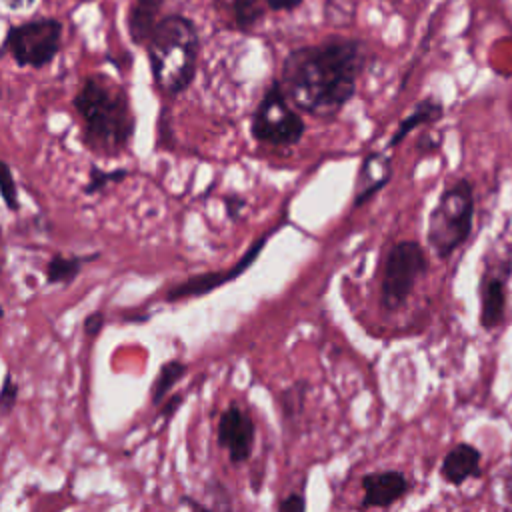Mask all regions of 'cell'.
Masks as SVG:
<instances>
[{
    "label": "cell",
    "instance_id": "cell-1",
    "mask_svg": "<svg viewBox=\"0 0 512 512\" xmlns=\"http://www.w3.org/2000/svg\"><path fill=\"white\" fill-rule=\"evenodd\" d=\"M366 60V46L354 38L302 46L284 58L278 84L296 110L332 118L356 94Z\"/></svg>",
    "mask_w": 512,
    "mask_h": 512
},
{
    "label": "cell",
    "instance_id": "cell-2",
    "mask_svg": "<svg viewBox=\"0 0 512 512\" xmlns=\"http://www.w3.org/2000/svg\"><path fill=\"white\" fill-rule=\"evenodd\" d=\"M82 122L84 146L100 156L122 154L136 130L130 98L122 86L108 76H90L74 98Z\"/></svg>",
    "mask_w": 512,
    "mask_h": 512
},
{
    "label": "cell",
    "instance_id": "cell-3",
    "mask_svg": "<svg viewBox=\"0 0 512 512\" xmlns=\"http://www.w3.org/2000/svg\"><path fill=\"white\" fill-rule=\"evenodd\" d=\"M150 68L156 86L176 96L184 92L196 74L198 32L184 16H166L156 22L146 38Z\"/></svg>",
    "mask_w": 512,
    "mask_h": 512
},
{
    "label": "cell",
    "instance_id": "cell-4",
    "mask_svg": "<svg viewBox=\"0 0 512 512\" xmlns=\"http://www.w3.org/2000/svg\"><path fill=\"white\" fill-rule=\"evenodd\" d=\"M474 186L460 178L444 188L436 206L428 214L426 242L432 252L448 260L472 234Z\"/></svg>",
    "mask_w": 512,
    "mask_h": 512
},
{
    "label": "cell",
    "instance_id": "cell-5",
    "mask_svg": "<svg viewBox=\"0 0 512 512\" xmlns=\"http://www.w3.org/2000/svg\"><path fill=\"white\" fill-rule=\"evenodd\" d=\"M430 268L428 254L424 246L416 240L396 242L384 264V276L380 286V304L388 312L400 310L410 298L418 278H422Z\"/></svg>",
    "mask_w": 512,
    "mask_h": 512
},
{
    "label": "cell",
    "instance_id": "cell-6",
    "mask_svg": "<svg viewBox=\"0 0 512 512\" xmlns=\"http://www.w3.org/2000/svg\"><path fill=\"white\" fill-rule=\"evenodd\" d=\"M304 130L302 116L286 100L278 80H274L250 118L252 138L272 146H294L302 140Z\"/></svg>",
    "mask_w": 512,
    "mask_h": 512
},
{
    "label": "cell",
    "instance_id": "cell-7",
    "mask_svg": "<svg viewBox=\"0 0 512 512\" xmlns=\"http://www.w3.org/2000/svg\"><path fill=\"white\" fill-rule=\"evenodd\" d=\"M60 24L56 20H32L14 30L6 38V48L20 66L42 68L60 48Z\"/></svg>",
    "mask_w": 512,
    "mask_h": 512
},
{
    "label": "cell",
    "instance_id": "cell-8",
    "mask_svg": "<svg viewBox=\"0 0 512 512\" xmlns=\"http://www.w3.org/2000/svg\"><path fill=\"white\" fill-rule=\"evenodd\" d=\"M278 226H282V222H278ZM278 226H274L270 232L262 234V236L244 252V256H242L232 268L220 270V272H204V274L192 276V278H188V280H184V282L172 286V288L166 292V300H168V302H176V300H184V298L204 296V294H208V292H212V290L224 286L226 282L236 280L242 272H246V270L256 262L260 250L266 246L268 238L272 236V232H274Z\"/></svg>",
    "mask_w": 512,
    "mask_h": 512
},
{
    "label": "cell",
    "instance_id": "cell-9",
    "mask_svg": "<svg viewBox=\"0 0 512 512\" xmlns=\"http://www.w3.org/2000/svg\"><path fill=\"white\" fill-rule=\"evenodd\" d=\"M216 438L218 446L228 452V460L232 464H244L252 456L256 440V426L250 412H246L236 402L228 404L218 418Z\"/></svg>",
    "mask_w": 512,
    "mask_h": 512
},
{
    "label": "cell",
    "instance_id": "cell-10",
    "mask_svg": "<svg viewBox=\"0 0 512 512\" xmlns=\"http://www.w3.org/2000/svg\"><path fill=\"white\" fill-rule=\"evenodd\" d=\"M508 276L510 262L502 264L498 274L486 270L480 280V326L484 330H494L504 322L506 302H508Z\"/></svg>",
    "mask_w": 512,
    "mask_h": 512
},
{
    "label": "cell",
    "instance_id": "cell-11",
    "mask_svg": "<svg viewBox=\"0 0 512 512\" xmlns=\"http://www.w3.org/2000/svg\"><path fill=\"white\" fill-rule=\"evenodd\" d=\"M360 486L364 492L360 502L362 508H390L410 490V482L400 470L368 472L362 476Z\"/></svg>",
    "mask_w": 512,
    "mask_h": 512
},
{
    "label": "cell",
    "instance_id": "cell-12",
    "mask_svg": "<svg viewBox=\"0 0 512 512\" xmlns=\"http://www.w3.org/2000/svg\"><path fill=\"white\" fill-rule=\"evenodd\" d=\"M480 462H482V454L474 444L458 442L442 458L440 476L450 486H462L466 480L478 478L482 474Z\"/></svg>",
    "mask_w": 512,
    "mask_h": 512
},
{
    "label": "cell",
    "instance_id": "cell-13",
    "mask_svg": "<svg viewBox=\"0 0 512 512\" xmlns=\"http://www.w3.org/2000/svg\"><path fill=\"white\" fill-rule=\"evenodd\" d=\"M392 176L390 158L382 154H370L364 158L358 174V186L354 194V208L368 202Z\"/></svg>",
    "mask_w": 512,
    "mask_h": 512
},
{
    "label": "cell",
    "instance_id": "cell-14",
    "mask_svg": "<svg viewBox=\"0 0 512 512\" xmlns=\"http://www.w3.org/2000/svg\"><path fill=\"white\" fill-rule=\"evenodd\" d=\"M442 114H444V106H442V102H440L438 98H434V96H428V98L416 102V106L412 108V112H410L406 118L400 120V124H398V128H396L394 136L390 138V144H388V146H390V148L398 146V144L406 138L408 132H412L414 128H418V126H422V124H432V122H436L438 118H442Z\"/></svg>",
    "mask_w": 512,
    "mask_h": 512
},
{
    "label": "cell",
    "instance_id": "cell-15",
    "mask_svg": "<svg viewBox=\"0 0 512 512\" xmlns=\"http://www.w3.org/2000/svg\"><path fill=\"white\" fill-rule=\"evenodd\" d=\"M218 10L230 16V26L236 30H252L264 16V4L260 0H218Z\"/></svg>",
    "mask_w": 512,
    "mask_h": 512
},
{
    "label": "cell",
    "instance_id": "cell-16",
    "mask_svg": "<svg viewBox=\"0 0 512 512\" xmlns=\"http://www.w3.org/2000/svg\"><path fill=\"white\" fill-rule=\"evenodd\" d=\"M94 258H98V254H88L86 258L54 254V256L48 260L46 270H44L46 282L52 284V286H54V284H64V286H68V284H72V282L78 278V274H80L84 262H90V260H94Z\"/></svg>",
    "mask_w": 512,
    "mask_h": 512
},
{
    "label": "cell",
    "instance_id": "cell-17",
    "mask_svg": "<svg viewBox=\"0 0 512 512\" xmlns=\"http://www.w3.org/2000/svg\"><path fill=\"white\" fill-rule=\"evenodd\" d=\"M186 370H188V366L180 360H168L160 366V370L152 382V392H150V400L154 406H160L164 402L168 392L186 374Z\"/></svg>",
    "mask_w": 512,
    "mask_h": 512
},
{
    "label": "cell",
    "instance_id": "cell-18",
    "mask_svg": "<svg viewBox=\"0 0 512 512\" xmlns=\"http://www.w3.org/2000/svg\"><path fill=\"white\" fill-rule=\"evenodd\" d=\"M162 0H138L132 16H130V30L136 42H146V38L150 36L152 28L156 26V14L160 8Z\"/></svg>",
    "mask_w": 512,
    "mask_h": 512
},
{
    "label": "cell",
    "instance_id": "cell-19",
    "mask_svg": "<svg viewBox=\"0 0 512 512\" xmlns=\"http://www.w3.org/2000/svg\"><path fill=\"white\" fill-rule=\"evenodd\" d=\"M128 176V170L124 168H116V170H102L98 166H90V174H88V182L84 186V194L92 196L96 192H102L106 186L122 182Z\"/></svg>",
    "mask_w": 512,
    "mask_h": 512
},
{
    "label": "cell",
    "instance_id": "cell-20",
    "mask_svg": "<svg viewBox=\"0 0 512 512\" xmlns=\"http://www.w3.org/2000/svg\"><path fill=\"white\" fill-rule=\"evenodd\" d=\"M0 198L4 202V206L10 212H18L20 210V200H18V186L14 180V174L10 170V166L0 160Z\"/></svg>",
    "mask_w": 512,
    "mask_h": 512
},
{
    "label": "cell",
    "instance_id": "cell-21",
    "mask_svg": "<svg viewBox=\"0 0 512 512\" xmlns=\"http://www.w3.org/2000/svg\"><path fill=\"white\" fill-rule=\"evenodd\" d=\"M20 384L12 378L10 372L4 374L2 386H0V414H10L18 402Z\"/></svg>",
    "mask_w": 512,
    "mask_h": 512
},
{
    "label": "cell",
    "instance_id": "cell-22",
    "mask_svg": "<svg viewBox=\"0 0 512 512\" xmlns=\"http://www.w3.org/2000/svg\"><path fill=\"white\" fill-rule=\"evenodd\" d=\"M104 324H106V316H104V312L96 310V312H90V314L84 318L82 330H84V334H86V336H90V338H98V336H100V332H102V328H104Z\"/></svg>",
    "mask_w": 512,
    "mask_h": 512
},
{
    "label": "cell",
    "instance_id": "cell-23",
    "mask_svg": "<svg viewBox=\"0 0 512 512\" xmlns=\"http://www.w3.org/2000/svg\"><path fill=\"white\" fill-rule=\"evenodd\" d=\"M278 508H280L282 512H302V510H306V500H304L302 494L292 492V494H288L286 498L280 500Z\"/></svg>",
    "mask_w": 512,
    "mask_h": 512
},
{
    "label": "cell",
    "instance_id": "cell-24",
    "mask_svg": "<svg viewBox=\"0 0 512 512\" xmlns=\"http://www.w3.org/2000/svg\"><path fill=\"white\" fill-rule=\"evenodd\" d=\"M264 2L274 12H292L302 4V0H264Z\"/></svg>",
    "mask_w": 512,
    "mask_h": 512
},
{
    "label": "cell",
    "instance_id": "cell-25",
    "mask_svg": "<svg viewBox=\"0 0 512 512\" xmlns=\"http://www.w3.org/2000/svg\"><path fill=\"white\" fill-rule=\"evenodd\" d=\"M242 208H244V198H240V196H228V198H226V212H228V216H230L232 220L238 218V214H240Z\"/></svg>",
    "mask_w": 512,
    "mask_h": 512
},
{
    "label": "cell",
    "instance_id": "cell-26",
    "mask_svg": "<svg viewBox=\"0 0 512 512\" xmlns=\"http://www.w3.org/2000/svg\"><path fill=\"white\" fill-rule=\"evenodd\" d=\"M180 404H182V394H176V396L168 398V402H162V404H160V412H162V416L170 418V416L178 410V406H180Z\"/></svg>",
    "mask_w": 512,
    "mask_h": 512
},
{
    "label": "cell",
    "instance_id": "cell-27",
    "mask_svg": "<svg viewBox=\"0 0 512 512\" xmlns=\"http://www.w3.org/2000/svg\"><path fill=\"white\" fill-rule=\"evenodd\" d=\"M6 2L12 6H26L30 0H6Z\"/></svg>",
    "mask_w": 512,
    "mask_h": 512
},
{
    "label": "cell",
    "instance_id": "cell-28",
    "mask_svg": "<svg viewBox=\"0 0 512 512\" xmlns=\"http://www.w3.org/2000/svg\"><path fill=\"white\" fill-rule=\"evenodd\" d=\"M0 246H2V228H0ZM0 274H2V258H0Z\"/></svg>",
    "mask_w": 512,
    "mask_h": 512
}]
</instances>
